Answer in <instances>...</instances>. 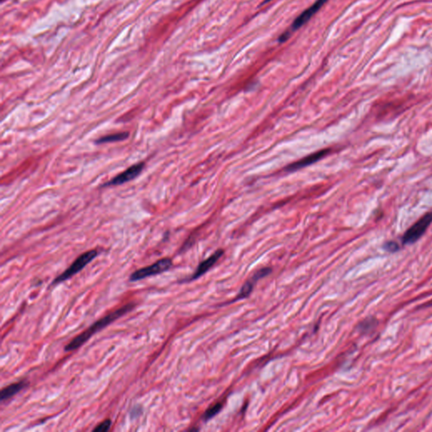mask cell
Instances as JSON below:
<instances>
[{
    "instance_id": "cell-1",
    "label": "cell",
    "mask_w": 432,
    "mask_h": 432,
    "mask_svg": "<svg viewBox=\"0 0 432 432\" xmlns=\"http://www.w3.org/2000/svg\"><path fill=\"white\" fill-rule=\"evenodd\" d=\"M133 307H134V305L133 303H130L123 307L117 309L116 311L111 312L110 314L105 316L104 318H101L95 324H93L90 327H88L86 330L84 331L83 333L79 334L78 336L74 338V340H72L70 342L68 343V345L65 346V351H72V350L80 348L81 346H83L85 343L86 342L87 340H90L95 333L102 330L104 327H108V325H110L111 323H113L118 318H120L122 316L125 315L127 312H130Z\"/></svg>"
},
{
    "instance_id": "cell-8",
    "label": "cell",
    "mask_w": 432,
    "mask_h": 432,
    "mask_svg": "<svg viewBox=\"0 0 432 432\" xmlns=\"http://www.w3.org/2000/svg\"><path fill=\"white\" fill-rule=\"evenodd\" d=\"M271 272L272 269L270 268H263V269H259V271H257L253 275L250 281H247V282L244 284L243 286L241 288V291H240V293L237 297V300L242 299V298L248 297L252 293L253 287H254L257 281L260 280V279L265 277L267 275H269Z\"/></svg>"
},
{
    "instance_id": "cell-7",
    "label": "cell",
    "mask_w": 432,
    "mask_h": 432,
    "mask_svg": "<svg viewBox=\"0 0 432 432\" xmlns=\"http://www.w3.org/2000/svg\"><path fill=\"white\" fill-rule=\"evenodd\" d=\"M327 0H317L315 3L312 4V6L309 7L308 9H306L304 12L302 13L298 17H297L293 24L291 25V30L292 31H297L299 28L302 27L303 25H305L306 22H308L312 16L318 12L322 7L324 6V3L327 2Z\"/></svg>"
},
{
    "instance_id": "cell-14",
    "label": "cell",
    "mask_w": 432,
    "mask_h": 432,
    "mask_svg": "<svg viewBox=\"0 0 432 432\" xmlns=\"http://www.w3.org/2000/svg\"><path fill=\"white\" fill-rule=\"evenodd\" d=\"M111 426V420L109 419L102 421V423H100L98 426H96L93 430V432H108Z\"/></svg>"
},
{
    "instance_id": "cell-4",
    "label": "cell",
    "mask_w": 432,
    "mask_h": 432,
    "mask_svg": "<svg viewBox=\"0 0 432 432\" xmlns=\"http://www.w3.org/2000/svg\"><path fill=\"white\" fill-rule=\"evenodd\" d=\"M432 222V213H428L420 218L415 224L405 232L402 238L403 243L413 244L418 241Z\"/></svg>"
},
{
    "instance_id": "cell-5",
    "label": "cell",
    "mask_w": 432,
    "mask_h": 432,
    "mask_svg": "<svg viewBox=\"0 0 432 432\" xmlns=\"http://www.w3.org/2000/svg\"><path fill=\"white\" fill-rule=\"evenodd\" d=\"M145 162L134 164L133 166L129 167L126 170L124 171L123 173L117 175L109 182L104 183L102 187L122 185L126 182L135 179L136 177H138L140 175V173H142V171L145 169Z\"/></svg>"
},
{
    "instance_id": "cell-6",
    "label": "cell",
    "mask_w": 432,
    "mask_h": 432,
    "mask_svg": "<svg viewBox=\"0 0 432 432\" xmlns=\"http://www.w3.org/2000/svg\"><path fill=\"white\" fill-rule=\"evenodd\" d=\"M328 153H329V150L328 149H325V150H322V151L315 152V153H312V154H309L306 157L301 159L300 161L290 164L285 168V171L288 172V173H292V172H296V171L300 170V169H302L304 167H308L310 165L320 161L322 158L326 156Z\"/></svg>"
},
{
    "instance_id": "cell-3",
    "label": "cell",
    "mask_w": 432,
    "mask_h": 432,
    "mask_svg": "<svg viewBox=\"0 0 432 432\" xmlns=\"http://www.w3.org/2000/svg\"><path fill=\"white\" fill-rule=\"evenodd\" d=\"M172 266H173L172 259H168V258H165L162 259L158 260L157 262H154L151 265L147 266V267L133 272V274L130 275V281L131 282H135V281L148 278L151 276L160 275L164 272L169 270L172 268Z\"/></svg>"
},
{
    "instance_id": "cell-15",
    "label": "cell",
    "mask_w": 432,
    "mask_h": 432,
    "mask_svg": "<svg viewBox=\"0 0 432 432\" xmlns=\"http://www.w3.org/2000/svg\"><path fill=\"white\" fill-rule=\"evenodd\" d=\"M384 248L387 251L390 252V253H394V252H397L399 249V246L395 241H388L384 245Z\"/></svg>"
},
{
    "instance_id": "cell-10",
    "label": "cell",
    "mask_w": 432,
    "mask_h": 432,
    "mask_svg": "<svg viewBox=\"0 0 432 432\" xmlns=\"http://www.w3.org/2000/svg\"><path fill=\"white\" fill-rule=\"evenodd\" d=\"M28 382L25 380L18 382V383H12L6 388L2 389L1 393H0V399L1 401H4L9 398H11L14 395L17 394L19 392H21L22 389H25L27 386Z\"/></svg>"
},
{
    "instance_id": "cell-9",
    "label": "cell",
    "mask_w": 432,
    "mask_h": 432,
    "mask_svg": "<svg viewBox=\"0 0 432 432\" xmlns=\"http://www.w3.org/2000/svg\"><path fill=\"white\" fill-rule=\"evenodd\" d=\"M223 253H224V251L219 249V250L216 251L213 255H211L209 259L201 262L200 264L198 266L197 269H196L194 274L192 275L190 281L199 278L200 276L204 275L206 272L209 271L216 264V262L221 258Z\"/></svg>"
},
{
    "instance_id": "cell-17",
    "label": "cell",
    "mask_w": 432,
    "mask_h": 432,
    "mask_svg": "<svg viewBox=\"0 0 432 432\" xmlns=\"http://www.w3.org/2000/svg\"><path fill=\"white\" fill-rule=\"evenodd\" d=\"M267 1H270V0H267Z\"/></svg>"
},
{
    "instance_id": "cell-2",
    "label": "cell",
    "mask_w": 432,
    "mask_h": 432,
    "mask_svg": "<svg viewBox=\"0 0 432 432\" xmlns=\"http://www.w3.org/2000/svg\"><path fill=\"white\" fill-rule=\"evenodd\" d=\"M98 255V252L93 249V250L88 251L81 254V256L78 257L76 259L74 260V262L72 263L71 265L68 267L63 274L59 275L57 278L53 281L52 284H60L64 281H68L69 279L72 278L74 275H77L79 272H81L82 269L89 264L93 259H95Z\"/></svg>"
},
{
    "instance_id": "cell-13",
    "label": "cell",
    "mask_w": 432,
    "mask_h": 432,
    "mask_svg": "<svg viewBox=\"0 0 432 432\" xmlns=\"http://www.w3.org/2000/svg\"><path fill=\"white\" fill-rule=\"evenodd\" d=\"M223 405L221 403H217L216 405H213L212 407H210L207 411H205V414H204V420H209L211 418H213L214 416H216V414L219 413V411L221 410V409H222Z\"/></svg>"
},
{
    "instance_id": "cell-12",
    "label": "cell",
    "mask_w": 432,
    "mask_h": 432,
    "mask_svg": "<svg viewBox=\"0 0 432 432\" xmlns=\"http://www.w3.org/2000/svg\"><path fill=\"white\" fill-rule=\"evenodd\" d=\"M376 325H377V321L373 318H369V319H367L360 324L359 330L361 331V333H367L372 330L374 327H376Z\"/></svg>"
},
{
    "instance_id": "cell-11",
    "label": "cell",
    "mask_w": 432,
    "mask_h": 432,
    "mask_svg": "<svg viewBox=\"0 0 432 432\" xmlns=\"http://www.w3.org/2000/svg\"><path fill=\"white\" fill-rule=\"evenodd\" d=\"M130 137L129 132H122V133H111L108 135L102 136L98 139H96V145H102L107 143L119 142L122 140H125Z\"/></svg>"
},
{
    "instance_id": "cell-16",
    "label": "cell",
    "mask_w": 432,
    "mask_h": 432,
    "mask_svg": "<svg viewBox=\"0 0 432 432\" xmlns=\"http://www.w3.org/2000/svg\"><path fill=\"white\" fill-rule=\"evenodd\" d=\"M141 412H142V409L140 406H135V407L133 408V410H131V417L132 418H134V417H137L139 414H141Z\"/></svg>"
}]
</instances>
